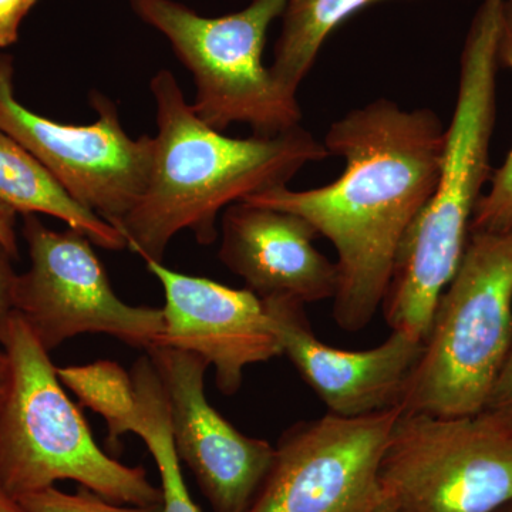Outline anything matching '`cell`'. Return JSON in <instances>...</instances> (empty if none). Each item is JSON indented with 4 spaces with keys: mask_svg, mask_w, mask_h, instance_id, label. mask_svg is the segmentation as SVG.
I'll return each instance as SVG.
<instances>
[{
    "mask_svg": "<svg viewBox=\"0 0 512 512\" xmlns=\"http://www.w3.org/2000/svg\"><path fill=\"white\" fill-rule=\"evenodd\" d=\"M446 128L426 107L370 101L333 121L323 140L329 156L345 160L338 180L242 200L299 215L335 247L333 319L345 332L365 329L382 308L402 239L439 183Z\"/></svg>",
    "mask_w": 512,
    "mask_h": 512,
    "instance_id": "1",
    "label": "cell"
},
{
    "mask_svg": "<svg viewBox=\"0 0 512 512\" xmlns=\"http://www.w3.org/2000/svg\"><path fill=\"white\" fill-rule=\"evenodd\" d=\"M150 90L157 123L150 180L116 227L144 262H163L183 231L211 245L229 205L286 187L305 165L329 157L325 144L301 126L275 136H224L197 116L170 70H160Z\"/></svg>",
    "mask_w": 512,
    "mask_h": 512,
    "instance_id": "2",
    "label": "cell"
},
{
    "mask_svg": "<svg viewBox=\"0 0 512 512\" xmlns=\"http://www.w3.org/2000/svg\"><path fill=\"white\" fill-rule=\"evenodd\" d=\"M504 8L505 0H481L471 20L439 183L402 239L380 308L392 332L420 342H426L440 296L460 266L474 211L490 181Z\"/></svg>",
    "mask_w": 512,
    "mask_h": 512,
    "instance_id": "3",
    "label": "cell"
},
{
    "mask_svg": "<svg viewBox=\"0 0 512 512\" xmlns=\"http://www.w3.org/2000/svg\"><path fill=\"white\" fill-rule=\"evenodd\" d=\"M2 345L12 363V387L0 414V483L9 494L19 500L74 481L113 503L163 501L143 467L126 466L101 450L50 352L16 313Z\"/></svg>",
    "mask_w": 512,
    "mask_h": 512,
    "instance_id": "4",
    "label": "cell"
},
{
    "mask_svg": "<svg viewBox=\"0 0 512 512\" xmlns=\"http://www.w3.org/2000/svg\"><path fill=\"white\" fill-rule=\"evenodd\" d=\"M512 342V234L471 232L440 296L402 400L406 413L471 416L483 410Z\"/></svg>",
    "mask_w": 512,
    "mask_h": 512,
    "instance_id": "5",
    "label": "cell"
},
{
    "mask_svg": "<svg viewBox=\"0 0 512 512\" xmlns=\"http://www.w3.org/2000/svg\"><path fill=\"white\" fill-rule=\"evenodd\" d=\"M288 0H251L239 12L205 18L175 0H130L138 19L156 29L194 80L191 104L218 131L247 124L256 136L301 126L298 96L286 93L264 64L266 33Z\"/></svg>",
    "mask_w": 512,
    "mask_h": 512,
    "instance_id": "6",
    "label": "cell"
},
{
    "mask_svg": "<svg viewBox=\"0 0 512 512\" xmlns=\"http://www.w3.org/2000/svg\"><path fill=\"white\" fill-rule=\"evenodd\" d=\"M373 512H495L512 503V426L483 412H402L379 473Z\"/></svg>",
    "mask_w": 512,
    "mask_h": 512,
    "instance_id": "7",
    "label": "cell"
},
{
    "mask_svg": "<svg viewBox=\"0 0 512 512\" xmlns=\"http://www.w3.org/2000/svg\"><path fill=\"white\" fill-rule=\"evenodd\" d=\"M22 234L29 268L16 279L15 313L47 352L86 333L144 352L157 345L163 308L121 301L86 235L53 231L35 214L23 215Z\"/></svg>",
    "mask_w": 512,
    "mask_h": 512,
    "instance_id": "8",
    "label": "cell"
},
{
    "mask_svg": "<svg viewBox=\"0 0 512 512\" xmlns=\"http://www.w3.org/2000/svg\"><path fill=\"white\" fill-rule=\"evenodd\" d=\"M97 119L86 126L40 116L18 100L13 57L0 52V130L29 151L73 201L114 228L146 191L154 137L124 130L109 97L90 92Z\"/></svg>",
    "mask_w": 512,
    "mask_h": 512,
    "instance_id": "9",
    "label": "cell"
},
{
    "mask_svg": "<svg viewBox=\"0 0 512 512\" xmlns=\"http://www.w3.org/2000/svg\"><path fill=\"white\" fill-rule=\"evenodd\" d=\"M402 407L363 417L326 413L284 431L247 512H373L380 464Z\"/></svg>",
    "mask_w": 512,
    "mask_h": 512,
    "instance_id": "10",
    "label": "cell"
},
{
    "mask_svg": "<svg viewBox=\"0 0 512 512\" xmlns=\"http://www.w3.org/2000/svg\"><path fill=\"white\" fill-rule=\"evenodd\" d=\"M167 397L175 453L214 512H247L268 476L275 446L235 429L205 394L202 357L164 346L147 350Z\"/></svg>",
    "mask_w": 512,
    "mask_h": 512,
    "instance_id": "11",
    "label": "cell"
},
{
    "mask_svg": "<svg viewBox=\"0 0 512 512\" xmlns=\"http://www.w3.org/2000/svg\"><path fill=\"white\" fill-rule=\"evenodd\" d=\"M163 286L164 330L156 346L185 350L214 369L225 396L241 389L245 369L282 356L264 299L249 289H234L146 262Z\"/></svg>",
    "mask_w": 512,
    "mask_h": 512,
    "instance_id": "12",
    "label": "cell"
},
{
    "mask_svg": "<svg viewBox=\"0 0 512 512\" xmlns=\"http://www.w3.org/2000/svg\"><path fill=\"white\" fill-rule=\"evenodd\" d=\"M264 302L282 355L291 360L328 413L363 417L402 406L424 342L392 332L377 348H333L316 338L305 303L288 296H271Z\"/></svg>",
    "mask_w": 512,
    "mask_h": 512,
    "instance_id": "13",
    "label": "cell"
},
{
    "mask_svg": "<svg viewBox=\"0 0 512 512\" xmlns=\"http://www.w3.org/2000/svg\"><path fill=\"white\" fill-rule=\"evenodd\" d=\"M316 229L293 212L238 201L221 217L220 261L259 298L333 299L338 265L316 249Z\"/></svg>",
    "mask_w": 512,
    "mask_h": 512,
    "instance_id": "14",
    "label": "cell"
},
{
    "mask_svg": "<svg viewBox=\"0 0 512 512\" xmlns=\"http://www.w3.org/2000/svg\"><path fill=\"white\" fill-rule=\"evenodd\" d=\"M0 201L18 214L49 215L106 251L127 249L123 235L73 201L29 151L0 130Z\"/></svg>",
    "mask_w": 512,
    "mask_h": 512,
    "instance_id": "15",
    "label": "cell"
},
{
    "mask_svg": "<svg viewBox=\"0 0 512 512\" xmlns=\"http://www.w3.org/2000/svg\"><path fill=\"white\" fill-rule=\"evenodd\" d=\"M379 0H288L281 35L269 67L276 83L292 96L311 72L323 43L350 16Z\"/></svg>",
    "mask_w": 512,
    "mask_h": 512,
    "instance_id": "16",
    "label": "cell"
},
{
    "mask_svg": "<svg viewBox=\"0 0 512 512\" xmlns=\"http://www.w3.org/2000/svg\"><path fill=\"white\" fill-rule=\"evenodd\" d=\"M130 373L140 402V421L134 434L144 441L156 461L163 512H201L191 498L175 453L167 397L153 360L148 355L141 356Z\"/></svg>",
    "mask_w": 512,
    "mask_h": 512,
    "instance_id": "17",
    "label": "cell"
},
{
    "mask_svg": "<svg viewBox=\"0 0 512 512\" xmlns=\"http://www.w3.org/2000/svg\"><path fill=\"white\" fill-rule=\"evenodd\" d=\"M56 372L64 389L106 421L109 447L117 446L120 437L134 434L140 421V402L131 373L119 363L97 360L87 365L56 367Z\"/></svg>",
    "mask_w": 512,
    "mask_h": 512,
    "instance_id": "18",
    "label": "cell"
},
{
    "mask_svg": "<svg viewBox=\"0 0 512 512\" xmlns=\"http://www.w3.org/2000/svg\"><path fill=\"white\" fill-rule=\"evenodd\" d=\"M498 62L512 70V3L505 0L503 25L498 43ZM490 190L478 201L471 232L512 234V148L490 177Z\"/></svg>",
    "mask_w": 512,
    "mask_h": 512,
    "instance_id": "19",
    "label": "cell"
},
{
    "mask_svg": "<svg viewBox=\"0 0 512 512\" xmlns=\"http://www.w3.org/2000/svg\"><path fill=\"white\" fill-rule=\"evenodd\" d=\"M28 512H163V501L151 505L113 503L89 488L79 485L69 494L56 487L46 488L19 498Z\"/></svg>",
    "mask_w": 512,
    "mask_h": 512,
    "instance_id": "20",
    "label": "cell"
},
{
    "mask_svg": "<svg viewBox=\"0 0 512 512\" xmlns=\"http://www.w3.org/2000/svg\"><path fill=\"white\" fill-rule=\"evenodd\" d=\"M481 412L512 426V342Z\"/></svg>",
    "mask_w": 512,
    "mask_h": 512,
    "instance_id": "21",
    "label": "cell"
},
{
    "mask_svg": "<svg viewBox=\"0 0 512 512\" xmlns=\"http://www.w3.org/2000/svg\"><path fill=\"white\" fill-rule=\"evenodd\" d=\"M13 256L0 244V343L6 338L15 316V286L18 272L13 268Z\"/></svg>",
    "mask_w": 512,
    "mask_h": 512,
    "instance_id": "22",
    "label": "cell"
},
{
    "mask_svg": "<svg viewBox=\"0 0 512 512\" xmlns=\"http://www.w3.org/2000/svg\"><path fill=\"white\" fill-rule=\"evenodd\" d=\"M39 0H0V52L19 40L20 26Z\"/></svg>",
    "mask_w": 512,
    "mask_h": 512,
    "instance_id": "23",
    "label": "cell"
},
{
    "mask_svg": "<svg viewBox=\"0 0 512 512\" xmlns=\"http://www.w3.org/2000/svg\"><path fill=\"white\" fill-rule=\"evenodd\" d=\"M16 228H18V212L0 201V244L8 249L15 261L19 258L18 229Z\"/></svg>",
    "mask_w": 512,
    "mask_h": 512,
    "instance_id": "24",
    "label": "cell"
},
{
    "mask_svg": "<svg viewBox=\"0 0 512 512\" xmlns=\"http://www.w3.org/2000/svg\"><path fill=\"white\" fill-rule=\"evenodd\" d=\"M12 387V363L5 346L0 343V414L5 409Z\"/></svg>",
    "mask_w": 512,
    "mask_h": 512,
    "instance_id": "25",
    "label": "cell"
},
{
    "mask_svg": "<svg viewBox=\"0 0 512 512\" xmlns=\"http://www.w3.org/2000/svg\"><path fill=\"white\" fill-rule=\"evenodd\" d=\"M0 512H28L19 500H16L9 491L0 483Z\"/></svg>",
    "mask_w": 512,
    "mask_h": 512,
    "instance_id": "26",
    "label": "cell"
},
{
    "mask_svg": "<svg viewBox=\"0 0 512 512\" xmlns=\"http://www.w3.org/2000/svg\"><path fill=\"white\" fill-rule=\"evenodd\" d=\"M495 512H512V503L504 505L503 508H500V510Z\"/></svg>",
    "mask_w": 512,
    "mask_h": 512,
    "instance_id": "27",
    "label": "cell"
},
{
    "mask_svg": "<svg viewBox=\"0 0 512 512\" xmlns=\"http://www.w3.org/2000/svg\"><path fill=\"white\" fill-rule=\"evenodd\" d=\"M508 2L512 3V0H508Z\"/></svg>",
    "mask_w": 512,
    "mask_h": 512,
    "instance_id": "28",
    "label": "cell"
}]
</instances>
